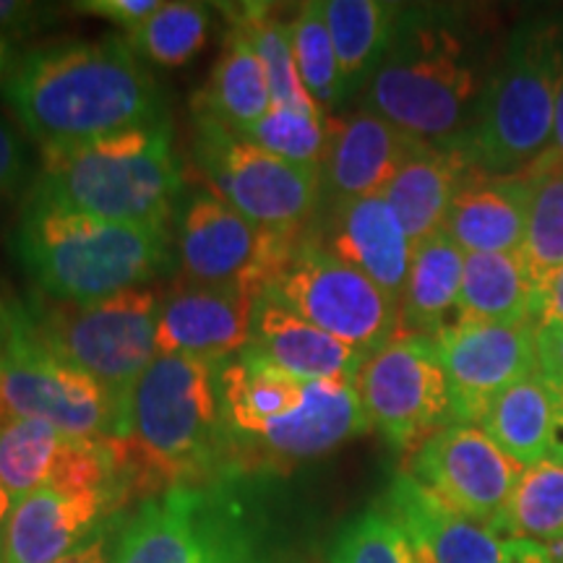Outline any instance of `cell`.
Wrapping results in <instances>:
<instances>
[{
  "instance_id": "cell-1",
  "label": "cell",
  "mask_w": 563,
  "mask_h": 563,
  "mask_svg": "<svg viewBox=\"0 0 563 563\" xmlns=\"http://www.w3.org/2000/svg\"><path fill=\"white\" fill-rule=\"evenodd\" d=\"M0 95L40 150L162 121L159 84L125 37L51 42L19 55Z\"/></svg>"
},
{
  "instance_id": "cell-2",
  "label": "cell",
  "mask_w": 563,
  "mask_h": 563,
  "mask_svg": "<svg viewBox=\"0 0 563 563\" xmlns=\"http://www.w3.org/2000/svg\"><path fill=\"white\" fill-rule=\"evenodd\" d=\"M220 365L157 355L131 394V433L123 439L131 490L154 498L183 485H207L230 460Z\"/></svg>"
},
{
  "instance_id": "cell-3",
  "label": "cell",
  "mask_w": 563,
  "mask_h": 563,
  "mask_svg": "<svg viewBox=\"0 0 563 563\" xmlns=\"http://www.w3.org/2000/svg\"><path fill=\"white\" fill-rule=\"evenodd\" d=\"M11 251L42 298L95 302L144 287L170 262L165 228L97 220L26 196Z\"/></svg>"
},
{
  "instance_id": "cell-4",
  "label": "cell",
  "mask_w": 563,
  "mask_h": 563,
  "mask_svg": "<svg viewBox=\"0 0 563 563\" xmlns=\"http://www.w3.org/2000/svg\"><path fill=\"white\" fill-rule=\"evenodd\" d=\"M180 188L183 167L162 118L108 139L42 150L30 196L97 220L165 228Z\"/></svg>"
},
{
  "instance_id": "cell-5",
  "label": "cell",
  "mask_w": 563,
  "mask_h": 563,
  "mask_svg": "<svg viewBox=\"0 0 563 563\" xmlns=\"http://www.w3.org/2000/svg\"><path fill=\"white\" fill-rule=\"evenodd\" d=\"M481 89L452 24L439 11L402 5L389 51L363 89V110L426 144L452 146L473 121Z\"/></svg>"
},
{
  "instance_id": "cell-6",
  "label": "cell",
  "mask_w": 563,
  "mask_h": 563,
  "mask_svg": "<svg viewBox=\"0 0 563 563\" xmlns=\"http://www.w3.org/2000/svg\"><path fill=\"white\" fill-rule=\"evenodd\" d=\"M561 32L517 30L501 63L483 84L473 121L449 150L473 173L522 175L551 150Z\"/></svg>"
},
{
  "instance_id": "cell-7",
  "label": "cell",
  "mask_w": 563,
  "mask_h": 563,
  "mask_svg": "<svg viewBox=\"0 0 563 563\" xmlns=\"http://www.w3.org/2000/svg\"><path fill=\"white\" fill-rule=\"evenodd\" d=\"M162 295L154 287L95 302L26 300L32 329L55 355L100 382L131 410V394L157 352Z\"/></svg>"
},
{
  "instance_id": "cell-8",
  "label": "cell",
  "mask_w": 563,
  "mask_h": 563,
  "mask_svg": "<svg viewBox=\"0 0 563 563\" xmlns=\"http://www.w3.org/2000/svg\"><path fill=\"white\" fill-rule=\"evenodd\" d=\"M112 563H264L249 514L222 485H183L146 498L118 527Z\"/></svg>"
},
{
  "instance_id": "cell-9",
  "label": "cell",
  "mask_w": 563,
  "mask_h": 563,
  "mask_svg": "<svg viewBox=\"0 0 563 563\" xmlns=\"http://www.w3.org/2000/svg\"><path fill=\"white\" fill-rule=\"evenodd\" d=\"M0 418L40 420L79 439H129L131 410L40 340L30 308L0 355Z\"/></svg>"
},
{
  "instance_id": "cell-10",
  "label": "cell",
  "mask_w": 563,
  "mask_h": 563,
  "mask_svg": "<svg viewBox=\"0 0 563 563\" xmlns=\"http://www.w3.org/2000/svg\"><path fill=\"white\" fill-rule=\"evenodd\" d=\"M196 162L211 194L249 220L282 232H302L321 201V173L274 157L253 141L194 112Z\"/></svg>"
},
{
  "instance_id": "cell-11",
  "label": "cell",
  "mask_w": 563,
  "mask_h": 563,
  "mask_svg": "<svg viewBox=\"0 0 563 563\" xmlns=\"http://www.w3.org/2000/svg\"><path fill=\"white\" fill-rule=\"evenodd\" d=\"M266 298L363 355L399 334V302L308 232H302L290 264L274 279Z\"/></svg>"
},
{
  "instance_id": "cell-12",
  "label": "cell",
  "mask_w": 563,
  "mask_h": 563,
  "mask_svg": "<svg viewBox=\"0 0 563 563\" xmlns=\"http://www.w3.org/2000/svg\"><path fill=\"white\" fill-rule=\"evenodd\" d=\"M302 232L264 228L211 191L194 194L178 220L183 285L243 287L266 295L290 264Z\"/></svg>"
},
{
  "instance_id": "cell-13",
  "label": "cell",
  "mask_w": 563,
  "mask_h": 563,
  "mask_svg": "<svg viewBox=\"0 0 563 563\" xmlns=\"http://www.w3.org/2000/svg\"><path fill=\"white\" fill-rule=\"evenodd\" d=\"M355 389L371 428L399 452H415L452 422V402L435 336L399 332L357 371Z\"/></svg>"
},
{
  "instance_id": "cell-14",
  "label": "cell",
  "mask_w": 563,
  "mask_h": 563,
  "mask_svg": "<svg viewBox=\"0 0 563 563\" xmlns=\"http://www.w3.org/2000/svg\"><path fill=\"white\" fill-rule=\"evenodd\" d=\"M407 473L454 511L496 532L525 467L477 426L449 422L415 449Z\"/></svg>"
},
{
  "instance_id": "cell-15",
  "label": "cell",
  "mask_w": 563,
  "mask_h": 563,
  "mask_svg": "<svg viewBox=\"0 0 563 563\" xmlns=\"http://www.w3.org/2000/svg\"><path fill=\"white\" fill-rule=\"evenodd\" d=\"M0 483L13 501L51 485L131 490L123 439H79L26 418H0Z\"/></svg>"
},
{
  "instance_id": "cell-16",
  "label": "cell",
  "mask_w": 563,
  "mask_h": 563,
  "mask_svg": "<svg viewBox=\"0 0 563 563\" xmlns=\"http://www.w3.org/2000/svg\"><path fill=\"white\" fill-rule=\"evenodd\" d=\"M446 376L452 422L477 426L498 394L540 371L534 323L456 321L435 336Z\"/></svg>"
},
{
  "instance_id": "cell-17",
  "label": "cell",
  "mask_w": 563,
  "mask_h": 563,
  "mask_svg": "<svg viewBox=\"0 0 563 563\" xmlns=\"http://www.w3.org/2000/svg\"><path fill=\"white\" fill-rule=\"evenodd\" d=\"M125 485L40 488L13 501L0 543V563H58L121 519Z\"/></svg>"
},
{
  "instance_id": "cell-18",
  "label": "cell",
  "mask_w": 563,
  "mask_h": 563,
  "mask_svg": "<svg viewBox=\"0 0 563 563\" xmlns=\"http://www.w3.org/2000/svg\"><path fill=\"white\" fill-rule=\"evenodd\" d=\"M371 431L355 382H306L302 399L290 415L269 422L262 433L232 446V454H249L253 464H290L316 460L342 443Z\"/></svg>"
},
{
  "instance_id": "cell-19",
  "label": "cell",
  "mask_w": 563,
  "mask_h": 563,
  "mask_svg": "<svg viewBox=\"0 0 563 563\" xmlns=\"http://www.w3.org/2000/svg\"><path fill=\"white\" fill-rule=\"evenodd\" d=\"M264 295L243 287L175 285L162 295L157 321L159 355L228 363L251 342L253 313Z\"/></svg>"
},
{
  "instance_id": "cell-20",
  "label": "cell",
  "mask_w": 563,
  "mask_h": 563,
  "mask_svg": "<svg viewBox=\"0 0 563 563\" xmlns=\"http://www.w3.org/2000/svg\"><path fill=\"white\" fill-rule=\"evenodd\" d=\"M382 509L405 532L418 563H514L509 540L454 511L410 473L394 475Z\"/></svg>"
},
{
  "instance_id": "cell-21",
  "label": "cell",
  "mask_w": 563,
  "mask_h": 563,
  "mask_svg": "<svg viewBox=\"0 0 563 563\" xmlns=\"http://www.w3.org/2000/svg\"><path fill=\"white\" fill-rule=\"evenodd\" d=\"M327 125L329 144L321 165V191L332 203L382 196L399 165L420 144L371 110L327 115Z\"/></svg>"
},
{
  "instance_id": "cell-22",
  "label": "cell",
  "mask_w": 563,
  "mask_h": 563,
  "mask_svg": "<svg viewBox=\"0 0 563 563\" xmlns=\"http://www.w3.org/2000/svg\"><path fill=\"white\" fill-rule=\"evenodd\" d=\"M344 264L355 266L399 302L412 262V243L384 196L334 201L321 241Z\"/></svg>"
},
{
  "instance_id": "cell-23",
  "label": "cell",
  "mask_w": 563,
  "mask_h": 563,
  "mask_svg": "<svg viewBox=\"0 0 563 563\" xmlns=\"http://www.w3.org/2000/svg\"><path fill=\"white\" fill-rule=\"evenodd\" d=\"M249 350L298 382H355L365 361L363 352L321 332L266 295L253 313Z\"/></svg>"
},
{
  "instance_id": "cell-24",
  "label": "cell",
  "mask_w": 563,
  "mask_h": 563,
  "mask_svg": "<svg viewBox=\"0 0 563 563\" xmlns=\"http://www.w3.org/2000/svg\"><path fill=\"white\" fill-rule=\"evenodd\" d=\"M527 214H530V180L527 175L470 173L456 191L443 232L470 253H511L525 249Z\"/></svg>"
},
{
  "instance_id": "cell-25",
  "label": "cell",
  "mask_w": 563,
  "mask_h": 563,
  "mask_svg": "<svg viewBox=\"0 0 563 563\" xmlns=\"http://www.w3.org/2000/svg\"><path fill=\"white\" fill-rule=\"evenodd\" d=\"M470 173L473 170L454 150L426 141H420L410 157L399 165L382 196L397 214L412 245L443 230L454 196Z\"/></svg>"
},
{
  "instance_id": "cell-26",
  "label": "cell",
  "mask_w": 563,
  "mask_h": 563,
  "mask_svg": "<svg viewBox=\"0 0 563 563\" xmlns=\"http://www.w3.org/2000/svg\"><path fill=\"white\" fill-rule=\"evenodd\" d=\"M302 386L306 382L274 368L249 347L222 363L217 389H220L222 418L230 435V454L235 443L253 439L269 422L290 415L300 405Z\"/></svg>"
},
{
  "instance_id": "cell-27",
  "label": "cell",
  "mask_w": 563,
  "mask_h": 563,
  "mask_svg": "<svg viewBox=\"0 0 563 563\" xmlns=\"http://www.w3.org/2000/svg\"><path fill=\"white\" fill-rule=\"evenodd\" d=\"M464 253L446 232L412 245V262L399 298V332L439 336L456 313L462 292Z\"/></svg>"
},
{
  "instance_id": "cell-28",
  "label": "cell",
  "mask_w": 563,
  "mask_h": 563,
  "mask_svg": "<svg viewBox=\"0 0 563 563\" xmlns=\"http://www.w3.org/2000/svg\"><path fill=\"white\" fill-rule=\"evenodd\" d=\"M196 110L207 112L224 129L243 136L274 108L272 87L264 63L253 53L251 42L235 26L224 37V51L217 58L207 87L199 91Z\"/></svg>"
},
{
  "instance_id": "cell-29",
  "label": "cell",
  "mask_w": 563,
  "mask_h": 563,
  "mask_svg": "<svg viewBox=\"0 0 563 563\" xmlns=\"http://www.w3.org/2000/svg\"><path fill=\"white\" fill-rule=\"evenodd\" d=\"M456 321L467 323H534V287L525 264L511 253L464 256Z\"/></svg>"
},
{
  "instance_id": "cell-30",
  "label": "cell",
  "mask_w": 563,
  "mask_h": 563,
  "mask_svg": "<svg viewBox=\"0 0 563 563\" xmlns=\"http://www.w3.org/2000/svg\"><path fill=\"white\" fill-rule=\"evenodd\" d=\"M327 24L340 63L344 100L365 89L382 66L402 5L384 0H327Z\"/></svg>"
},
{
  "instance_id": "cell-31",
  "label": "cell",
  "mask_w": 563,
  "mask_h": 563,
  "mask_svg": "<svg viewBox=\"0 0 563 563\" xmlns=\"http://www.w3.org/2000/svg\"><path fill=\"white\" fill-rule=\"evenodd\" d=\"M477 428L522 467L548 460L553 433V394L543 373H532L488 405Z\"/></svg>"
},
{
  "instance_id": "cell-32",
  "label": "cell",
  "mask_w": 563,
  "mask_h": 563,
  "mask_svg": "<svg viewBox=\"0 0 563 563\" xmlns=\"http://www.w3.org/2000/svg\"><path fill=\"white\" fill-rule=\"evenodd\" d=\"M230 26H235L251 42L253 53L264 63L266 79L272 87V100L277 108L319 110L302 87L292 53L290 21L282 19L277 5L269 3H238L224 5Z\"/></svg>"
},
{
  "instance_id": "cell-33",
  "label": "cell",
  "mask_w": 563,
  "mask_h": 563,
  "mask_svg": "<svg viewBox=\"0 0 563 563\" xmlns=\"http://www.w3.org/2000/svg\"><path fill=\"white\" fill-rule=\"evenodd\" d=\"M525 175L530 180V214L519 258L538 295L563 266V165L543 154Z\"/></svg>"
},
{
  "instance_id": "cell-34",
  "label": "cell",
  "mask_w": 563,
  "mask_h": 563,
  "mask_svg": "<svg viewBox=\"0 0 563 563\" xmlns=\"http://www.w3.org/2000/svg\"><path fill=\"white\" fill-rule=\"evenodd\" d=\"M504 540L551 543L563 538V464L548 460L527 467L496 525Z\"/></svg>"
},
{
  "instance_id": "cell-35",
  "label": "cell",
  "mask_w": 563,
  "mask_h": 563,
  "mask_svg": "<svg viewBox=\"0 0 563 563\" xmlns=\"http://www.w3.org/2000/svg\"><path fill=\"white\" fill-rule=\"evenodd\" d=\"M211 11L203 3H162L144 24L125 32V40L141 60L165 68H180L207 45Z\"/></svg>"
},
{
  "instance_id": "cell-36",
  "label": "cell",
  "mask_w": 563,
  "mask_h": 563,
  "mask_svg": "<svg viewBox=\"0 0 563 563\" xmlns=\"http://www.w3.org/2000/svg\"><path fill=\"white\" fill-rule=\"evenodd\" d=\"M290 32L295 66H298L302 87L323 115H329L344 102V89L323 3L300 5L290 21Z\"/></svg>"
},
{
  "instance_id": "cell-37",
  "label": "cell",
  "mask_w": 563,
  "mask_h": 563,
  "mask_svg": "<svg viewBox=\"0 0 563 563\" xmlns=\"http://www.w3.org/2000/svg\"><path fill=\"white\" fill-rule=\"evenodd\" d=\"M243 139L253 141L274 157L321 173L329 144V125L321 110L277 108L274 104L262 121L243 133Z\"/></svg>"
},
{
  "instance_id": "cell-38",
  "label": "cell",
  "mask_w": 563,
  "mask_h": 563,
  "mask_svg": "<svg viewBox=\"0 0 563 563\" xmlns=\"http://www.w3.org/2000/svg\"><path fill=\"white\" fill-rule=\"evenodd\" d=\"M332 563H418L405 532L373 506L344 527L332 548Z\"/></svg>"
},
{
  "instance_id": "cell-39",
  "label": "cell",
  "mask_w": 563,
  "mask_h": 563,
  "mask_svg": "<svg viewBox=\"0 0 563 563\" xmlns=\"http://www.w3.org/2000/svg\"><path fill=\"white\" fill-rule=\"evenodd\" d=\"M32 154L30 141L16 123L0 115V201L9 199L30 180Z\"/></svg>"
},
{
  "instance_id": "cell-40",
  "label": "cell",
  "mask_w": 563,
  "mask_h": 563,
  "mask_svg": "<svg viewBox=\"0 0 563 563\" xmlns=\"http://www.w3.org/2000/svg\"><path fill=\"white\" fill-rule=\"evenodd\" d=\"M58 21V5L32 3V0H0V37L11 45L51 30Z\"/></svg>"
},
{
  "instance_id": "cell-41",
  "label": "cell",
  "mask_w": 563,
  "mask_h": 563,
  "mask_svg": "<svg viewBox=\"0 0 563 563\" xmlns=\"http://www.w3.org/2000/svg\"><path fill=\"white\" fill-rule=\"evenodd\" d=\"M159 5V0H81V3H74V11L108 19L112 24L123 26L125 32H131L139 24H144Z\"/></svg>"
},
{
  "instance_id": "cell-42",
  "label": "cell",
  "mask_w": 563,
  "mask_h": 563,
  "mask_svg": "<svg viewBox=\"0 0 563 563\" xmlns=\"http://www.w3.org/2000/svg\"><path fill=\"white\" fill-rule=\"evenodd\" d=\"M534 332H538L540 373L548 384L563 386V327L545 323V327H534Z\"/></svg>"
},
{
  "instance_id": "cell-43",
  "label": "cell",
  "mask_w": 563,
  "mask_h": 563,
  "mask_svg": "<svg viewBox=\"0 0 563 563\" xmlns=\"http://www.w3.org/2000/svg\"><path fill=\"white\" fill-rule=\"evenodd\" d=\"M563 327V266L534 295V327Z\"/></svg>"
},
{
  "instance_id": "cell-44",
  "label": "cell",
  "mask_w": 563,
  "mask_h": 563,
  "mask_svg": "<svg viewBox=\"0 0 563 563\" xmlns=\"http://www.w3.org/2000/svg\"><path fill=\"white\" fill-rule=\"evenodd\" d=\"M121 525H123L121 519L108 525L104 530L97 532L87 545H81L79 551L70 553L68 559H63L58 563H112V555H115V545H118L115 527H121Z\"/></svg>"
},
{
  "instance_id": "cell-45",
  "label": "cell",
  "mask_w": 563,
  "mask_h": 563,
  "mask_svg": "<svg viewBox=\"0 0 563 563\" xmlns=\"http://www.w3.org/2000/svg\"><path fill=\"white\" fill-rule=\"evenodd\" d=\"M24 311H26V300H19L16 295L0 282V355H3V350L9 347L13 332H16L21 319H24Z\"/></svg>"
},
{
  "instance_id": "cell-46",
  "label": "cell",
  "mask_w": 563,
  "mask_h": 563,
  "mask_svg": "<svg viewBox=\"0 0 563 563\" xmlns=\"http://www.w3.org/2000/svg\"><path fill=\"white\" fill-rule=\"evenodd\" d=\"M553 159H559L563 165V45H561V68H559V84H555V112H553V141L551 150Z\"/></svg>"
},
{
  "instance_id": "cell-47",
  "label": "cell",
  "mask_w": 563,
  "mask_h": 563,
  "mask_svg": "<svg viewBox=\"0 0 563 563\" xmlns=\"http://www.w3.org/2000/svg\"><path fill=\"white\" fill-rule=\"evenodd\" d=\"M551 386L553 394V433H551V452L548 456L563 464V386Z\"/></svg>"
},
{
  "instance_id": "cell-48",
  "label": "cell",
  "mask_w": 563,
  "mask_h": 563,
  "mask_svg": "<svg viewBox=\"0 0 563 563\" xmlns=\"http://www.w3.org/2000/svg\"><path fill=\"white\" fill-rule=\"evenodd\" d=\"M514 563H548L538 543H527V540H509Z\"/></svg>"
},
{
  "instance_id": "cell-49",
  "label": "cell",
  "mask_w": 563,
  "mask_h": 563,
  "mask_svg": "<svg viewBox=\"0 0 563 563\" xmlns=\"http://www.w3.org/2000/svg\"><path fill=\"white\" fill-rule=\"evenodd\" d=\"M16 60H19L16 47H13L11 42H5L3 37H0V81H3L5 76L11 74V68L16 66Z\"/></svg>"
},
{
  "instance_id": "cell-50",
  "label": "cell",
  "mask_w": 563,
  "mask_h": 563,
  "mask_svg": "<svg viewBox=\"0 0 563 563\" xmlns=\"http://www.w3.org/2000/svg\"><path fill=\"white\" fill-rule=\"evenodd\" d=\"M11 509H13V498L9 496V490L3 488V483H0V543H3V530H5V522H9Z\"/></svg>"
},
{
  "instance_id": "cell-51",
  "label": "cell",
  "mask_w": 563,
  "mask_h": 563,
  "mask_svg": "<svg viewBox=\"0 0 563 563\" xmlns=\"http://www.w3.org/2000/svg\"><path fill=\"white\" fill-rule=\"evenodd\" d=\"M540 551H543L548 563H563V538L551 540V543H543L540 545Z\"/></svg>"
}]
</instances>
